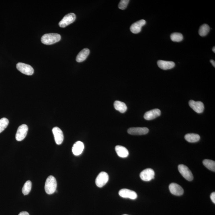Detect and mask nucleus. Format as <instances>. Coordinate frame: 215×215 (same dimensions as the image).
<instances>
[{"instance_id": "obj_19", "label": "nucleus", "mask_w": 215, "mask_h": 215, "mask_svg": "<svg viewBox=\"0 0 215 215\" xmlns=\"http://www.w3.org/2000/svg\"><path fill=\"white\" fill-rule=\"evenodd\" d=\"M115 150L117 154L120 157L126 158L128 156V151L126 148L121 146H117L115 147Z\"/></svg>"}, {"instance_id": "obj_3", "label": "nucleus", "mask_w": 215, "mask_h": 215, "mask_svg": "<svg viewBox=\"0 0 215 215\" xmlns=\"http://www.w3.org/2000/svg\"><path fill=\"white\" fill-rule=\"evenodd\" d=\"M178 170L180 173L187 180L191 181L193 179V174L189 168L186 165L182 164L178 165Z\"/></svg>"}, {"instance_id": "obj_7", "label": "nucleus", "mask_w": 215, "mask_h": 215, "mask_svg": "<svg viewBox=\"0 0 215 215\" xmlns=\"http://www.w3.org/2000/svg\"><path fill=\"white\" fill-rule=\"evenodd\" d=\"M109 179V175L106 172H101L96 178L95 181L96 185L99 188H102L107 183Z\"/></svg>"}, {"instance_id": "obj_30", "label": "nucleus", "mask_w": 215, "mask_h": 215, "mask_svg": "<svg viewBox=\"0 0 215 215\" xmlns=\"http://www.w3.org/2000/svg\"><path fill=\"white\" fill-rule=\"evenodd\" d=\"M210 62H211V63L212 64V65H213V66L215 67V62L213 60L211 59L210 60Z\"/></svg>"}, {"instance_id": "obj_20", "label": "nucleus", "mask_w": 215, "mask_h": 215, "mask_svg": "<svg viewBox=\"0 0 215 215\" xmlns=\"http://www.w3.org/2000/svg\"><path fill=\"white\" fill-rule=\"evenodd\" d=\"M114 105L115 109L119 111L121 113H124L127 110L126 105L123 102L120 101H115L114 102Z\"/></svg>"}, {"instance_id": "obj_6", "label": "nucleus", "mask_w": 215, "mask_h": 215, "mask_svg": "<svg viewBox=\"0 0 215 215\" xmlns=\"http://www.w3.org/2000/svg\"><path fill=\"white\" fill-rule=\"evenodd\" d=\"M28 129V127L26 124H23L20 125L18 129L17 133H16V140L20 141L24 140L27 135Z\"/></svg>"}, {"instance_id": "obj_32", "label": "nucleus", "mask_w": 215, "mask_h": 215, "mask_svg": "<svg viewBox=\"0 0 215 215\" xmlns=\"http://www.w3.org/2000/svg\"><path fill=\"white\" fill-rule=\"evenodd\" d=\"M127 215V214H124V215Z\"/></svg>"}, {"instance_id": "obj_10", "label": "nucleus", "mask_w": 215, "mask_h": 215, "mask_svg": "<svg viewBox=\"0 0 215 215\" xmlns=\"http://www.w3.org/2000/svg\"><path fill=\"white\" fill-rule=\"evenodd\" d=\"M119 194L121 197L124 198H128L132 200H135L137 198V194L134 191L128 189H122L120 190Z\"/></svg>"}, {"instance_id": "obj_23", "label": "nucleus", "mask_w": 215, "mask_h": 215, "mask_svg": "<svg viewBox=\"0 0 215 215\" xmlns=\"http://www.w3.org/2000/svg\"><path fill=\"white\" fill-rule=\"evenodd\" d=\"M203 164L204 166L210 170L215 171V162L214 161L209 160V159H205L203 161Z\"/></svg>"}, {"instance_id": "obj_24", "label": "nucleus", "mask_w": 215, "mask_h": 215, "mask_svg": "<svg viewBox=\"0 0 215 215\" xmlns=\"http://www.w3.org/2000/svg\"><path fill=\"white\" fill-rule=\"evenodd\" d=\"M32 188V182L30 181H26L24 184V186L22 189V192L24 195L28 194L30 192Z\"/></svg>"}, {"instance_id": "obj_8", "label": "nucleus", "mask_w": 215, "mask_h": 215, "mask_svg": "<svg viewBox=\"0 0 215 215\" xmlns=\"http://www.w3.org/2000/svg\"><path fill=\"white\" fill-rule=\"evenodd\" d=\"M155 172L153 169L148 168L143 171L140 174V177L142 180L144 181H150L154 179Z\"/></svg>"}, {"instance_id": "obj_29", "label": "nucleus", "mask_w": 215, "mask_h": 215, "mask_svg": "<svg viewBox=\"0 0 215 215\" xmlns=\"http://www.w3.org/2000/svg\"><path fill=\"white\" fill-rule=\"evenodd\" d=\"M18 215H30L29 214V213L28 212H21L19 214H18Z\"/></svg>"}, {"instance_id": "obj_31", "label": "nucleus", "mask_w": 215, "mask_h": 215, "mask_svg": "<svg viewBox=\"0 0 215 215\" xmlns=\"http://www.w3.org/2000/svg\"><path fill=\"white\" fill-rule=\"evenodd\" d=\"M212 51L214 53L215 52V47H213V49H212Z\"/></svg>"}, {"instance_id": "obj_18", "label": "nucleus", "mask_w": 215, "mask_h": 215, "mask_svg": "<svg viewBox=\"0 0 215 215\" xmlns=\"http://www.w3.org/2000/svg\"><path fill=\"white\" fill-rule=\"evenodd\" d=\"M90 54V50L88 48H84L80 51L76 57V61L77 62H82L87 59Z\"/></svg>"}, {"instance_id": "obj_2", "label": "nucleus", "mask_w": 215, "mask_h": 215, "mask_svg": "<svg viewBox=\"0 0 215 215\" xmlns=\"http://www.w3.org/2000/svg\"><path fill=\"white\" fill-rule=\"evenodd\" d=\"M57 187L56 180L54 176L48 177L45 183V191L48 194H52L56 191Z\"/></svg>"}, {"instance_id": "obj_12", "label": "nucleus", "mask_w": 215, "mask_h": 215, "mask_svg": "<svg viewBox=\"0 0 215 215\" xmlns=\"http://www.w3.org/2000/svg\"><path fill=\"white\" fill-rule=\"evenodd\" d=\"M189 105L191 108L197 113H201L204 111V105L202 102L190 100Z\"/></svg>"}, {"instance_id": "obj_9", "label": "nucleus", "mask_w": 215, "mask_h": 215, "mask_svg": "<svg viewBox=\"0 0 215 215\" xmlns=\"http://www.w3.org/2000/svg\"><path fill=\"white\" fill-rule=\"evenodd\" d=\"M55 143L57 144L61 145L63 142L64 136L63 131L59 128L55 127L52 129Z\"/></svg>"}, {"instance_id": "obj_27", "label": "nucleus", "mask_w": 215, "mask_h": 215, "mask_svg": "<svg viewBox=\"0 0 215 215\" xmlns=\"http://www.w3.org/2000/svg\"><path fill=\"white\" fill-rule=\"evenodd\" d=\"M129 2V0H121L118 4V8L121 10L125 9Z\"/></svg>"}, {"instance_id": "obj_22", "label": "nucleus", "mask_w": 215, "mask_h": 215, "mask_svg": "<svg viewBox=\"0 0 215 215\" xmlns=\"http://www.w3.org/2000/svg\"><path fill=\"white\" fill-rule=\"evenodd\" d=\"M210 30V26L208 25L205 24H203L200 26L199 29V34L200 36L204 37V36H205L208 34Z\"/></svg>"}, {"instance_id": "obj_5", "label": "nucleus", "mask_w": 215, "mask_h": 215, "mask_svg": "<svg viewBox=\"0 0 215 215\" xmlns=\"http://www.w3.org/2000/svg\"><path fill=\"white\" fill-rule=\"evenodd\" d=\"M76 19L75 14L73 13H70L64 16L59 22V25L61 28H65L74 23Z\"/></svg>"}, {"instance_id": "obj_26", "label": "nucleus", "mask_w": 215, "mask_h": 215, "mask_svg": "<svg viewBox=\"0 0 215 215\" xmlns=\"http://www.w3.org/2000/svg\"><path fill=\"white\" fill-rule=\"evenodd\" d=\"M9 121L7 118H3L0 119V133L2 132L8 126Z\"/></svg>"}, {"instance_id": "obj_11", "label": "nucleus", "mask_w": 215, "mask_h": 215, "mask_svg": "<svg viewBox=\"0 0 215 215\" xmlns=\"http://www.w3.org/2000/svg\"><path fill=\"white\" fill-rule=\"evenodd\" d=\"M149 131V129L146 127H143V128L136 127V128H131L128 129V133L129 134L132 135H143L147 134Z\"/></svg>"}, {"instance_id": "obj_4", "label": "nucleus", "mask_w": 215, "mask_h": 215, "mask_svg": "<svg viewBox=\"0 0 215 215\" xmlns=\"http://www.w3.org/2000/svg\"><path fill=\"white\" fill-rule=\"evenodd\" d=\"M17 68L19 71L27 75H32L34 73L33 67L28 64L18 63L17 65Z\"/></svg>"}, {"instance_id": "obj_14", "label": "nucleus", "mask_w": 215, "mask_h": 215, "mask_svg": "<svg viewBox=\"0 0 215 215\" xmlns=\"http://www.w3.org/2000/svg\"><path fill=\"white\" fill-rule=\"evenodd\" d=\"M146 24V20H141L133 23L130 28L131 33H138L141 31L142 27Z\"/></svg>"}, {"instance_id": "obj_16", "label": "nucleus", "mask_w": 215, "mask_h": 215, "mask_svg": "<svg viewBox=\"0 0 215 215\" xmlns=\"http://www.w3.org/2000/svg\"><path fill=\"white\" fill-rule=\"evenodd\" d=\"M157 64L159 68L165 70L171 69L175 66V63L173 61L159 60Z\"/></svg>"}, {"instance_id": "obj_1", "label": "nucleus", "mask_w": 215, "mask_h": 215, "mask_svg": "<svg viewBox=\"0 0 215 215\" xmlns=\"http://www.w3.org/2000/svg\"><path fill=\"white\" fill-rule=\"evenodd\" d=\"M61 39L60 35L57 33H47L42 36L41 42L45 45H52L59 42Z\"/></svg>"}, {"instance_id": "obj_13", "label": "nucleus", "mask_w": 215, "mask_h": 215, "mask_svg": "<svg viewBox=\"0 0 215 215\" xmlns=\"http://www.w3.org/2000/svg\"><path fill=\"white\" fill-rule=\"evenodd\" d=\"M169 189L171 193L174 195L181 196L184 193V190L182 187L175 183H172L170 185Z\"/></svg>"}, {"instance_id": "obj_17", "label": "nucleus", "mask_w": 215, "mask_h": 215, "mask_svg": "<svg viewBox=\"0 0 215 215\" xmlns=\"http://www.w3.org/2000/svg\"><path fill=\"white\" fill-rule=\"evenodd\" d=\"M84 149V145L82 142L77 141L74 145L72 147V152L76 156L81 154Z\"/></svg>"}, {"instance_id": "obj_28", "label": "nucleus", "mask_w": 215, "mask_h": 215, "mask_svg": "<svg viewBox=\"0 0 215 215\" xmlns=\"http://www.w3.org/2000/svg\"><path fill=\"white\" fill-rule=\"evenodd\" d=\"M210 198H211L212 201L215 204V192H213L210 195Z\"/></svg>"}, {"instance_id": "obj_25", "label": "nucleus", "mask_w": 215, "mask_h": 215, "mask_svg": "<svg viewBox=\"0 0 215 215\" xmlns=\"http://www.w3.org/2000/svg\"><path fill=\"white\" fill-rule=\"evenodd\" d=\"M171 39L173 42H180L182 40L183 37L181 33H173L171 35Z\"/></svg>"}, {"instance_id": "obj_21", "label": "nucleus", "mask_w": 215, "mask_h": 215, "mask_svg": "<svg viewBox=\"0 0 215 215\" xmlns=\"http://www.w3.org/2000/svg\"><path fill=\"white\" fill-rule=\"evenodd\" d=\"M185 139L187 141L190 143H195L199 141L200 140V136L196 134H186L185 136Z\"/></svg>"}, {"instance_id": "obj_15", "label": "nucleus", "mask_w": 215, "mask_h": 215, "mask_svg": "<svg viewBox=\"0 0 215 215\" xmlns=\"http://www.w3.org/2000/svg\"><path fill=\"white\" fill-rule=\"evenodd\" d=\"M161 112L160 110L155 109L146 112L144 115V119L147 120H150L155 119L160 116Z\"/></svg>"}]
</instances>
